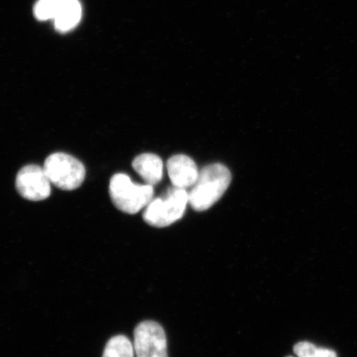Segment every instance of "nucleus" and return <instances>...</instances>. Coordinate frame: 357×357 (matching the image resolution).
I'll return each mask as SVG.
<instances>
[{"label":"nucleus","mask_w":357,"mask_h":357,"mask_svg":"<svg viewBox=\"0 0 357 357\" xmlns=\"http://www.w3.org/2000/svg\"><path fill=\"white\" fill-rule=\"evenodd\" d=\"M297 357H337L336 352L328 348L317 347L310 342H300L294 347Z\"/></svg>","instance_id":"obj_11"},{"label":"nucleus","mask_w":357,"mask_h":357,"mask_svg":"<svg viewBox=\"0 0 357 357\" xmlns=\"http://www.w3.org/2000/svg\"><path fill=\"white\" fill-rule=\"evenodd\" d=\"M189 195L185 189L174 186L162 197L151 201L144 213V220L150 226L165 227L184 216Z\"/></svg>","instance_id":"obj_3"},{"label":"nucleus","mask_w":357,"mask_h":357,"mask_svg":"<svg viewBox=\"0 0 357 357\" xmlns=\"http://www.w3.org/2000/svg\"><path fill=\"white\" fill-rule=\"evenodd\" d=\"M133 347L136 357H168L166 333L154 321H144L137 326Z\"/></svg>","instance_id":"obj_5"},{"label":"nucleus","mask_w":357,"mask_h":357,"mask_svg":"<svg viewBox=\"0 0 357 357\" xmlns=\"http://www.w3.org/2000/svg\"><path fill=\"white\" fill-rule=\"evenodd\" d=\"M102 357H135V351L130 339L118 335L107 343Z\"/></svg>","instance_id":"obj_10"},{"label":"nucleus","mask_w":357,"mask_h":357,"mask_svg":"<svg viewBox=\"0 0 357 357\" xmlns=\"http://www.w3.org/2000/svg\"><path fill=\"white\" fill-rule=\"evenodd\" d=\"M49 181L62 190L79 188L86 178V168L74 156L57 153L49 155L44 167Z\"/></svg>","instance_id":"obj_4"},{"label":"nucleus","mask_w":357,"mask_h":357,"mask_svg":"<svg viewBox=\"0 0 357 357\" xmlns=\"http://www.w3.org/2000/svg\"><path fill=\"white\" fill-rule=\"evenodd\" d=\"M287 357H294V356H287Z\"/></svg>","instance_id":"obj_13"},{"label":"nucleus","mask_w":357,"mask_h":357,"mask_svg":"<svg viewBox=\"0 0 357 357\" xmlns=\"http://www.w3.org/2000/svg\"><path fill=\"white\" fill-rule=\"evenodd\" d=\"M231 180L229 169L222 164L209 165L203 168L188 193L190 206L198 212L208 211L222 197Z\"/></svg>","instance_id":"obj_1"},{"label":"nucleus","mask_w":357,"mask_h":357,"mask_svg":"<svg viewBox=\"0 0 357 357\" xmlns=\"http://www.w3.org/2000/svg\"><path fill=\"white\" fill-rule=\"evenodd\" d=\"M109 195L119 211L135 214L146 208L153 199V186L136 184L125 174H116L111 178Z\"/></svg>","instance_id":"obj_2"},{"label":"nucleus","mask_w":357,"mask_h":357,"mask_svg":"<svg viewBox=\"0 0 357 357\" xmlns=\"http://www.w3.org/2000/svg\"><path fill=\"white\" fill-rule=\"evenodd\" d=\"M62 0H39L34 8V15L38 20H54L60 10Z\"/></svg>","instance_id":"obj_12"},{"label":"nucleus","mask_w":357,"mask_h":357,"mask_svg":"<svg viewBox=\"0 0 357 357\" xmlns=\"http://www.w3.org/2000/svg\"><path fill=\"white\" fill-rule=\"evenodd\" d=\"M132 167L146 184L153 186L162 181L163 162L158 155L144 153L137 156L132 162Z\"/></svg>","instance_id":"obj_8"},{"label":"nucleus","mask_w":357,"mask_h":357,"mask_svg":"<svg viewBox=\"0 0 357 357\" xmlns=\"http://www.w3.org/2000/svg\"><path fill=\"white\" fill-rule=\"evenodd\" d=\"M82 19V6L79 0H62L59 11L55 17V28L65 33L73 29Z\"/></svg>","instance_id":"obj_9"},{"label":"nucleus","mask_w":357,"mask_h":357,"mask_svg":"<svg viewBox=\"0 0 357 357\" xmlns=\"http://www.w3.org/2000/svg\"><path fill=\"white\" fill-rule=\"evenodd\" d=\"M51 181L43 167L29 165L22 167L16 176V189L22 198L31 201L46 199L51 195Z\"/></svg>","instance_id":"obj_6"},{"label":"nucleus","mask_w":357,"mask_h":357,"mask_svg":"<svg viewBox=\"0 0 357 357\" xmlns=\"http://www.w3.org/2000/svg\"><path fill=\"white\" fill-rule=\"evenodd\" d=\"M167 168L173 185L177 188H190L197 181L199 174L198 167L188 155H173L168 160Z\"/></svg>","instance_id":"obj_7"}]
</instances>
